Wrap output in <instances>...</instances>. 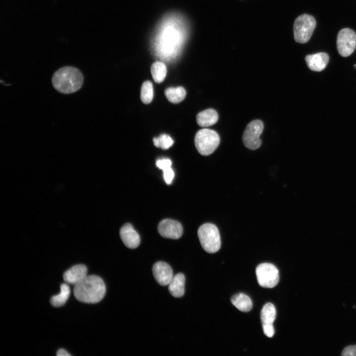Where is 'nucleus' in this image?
<instances>
[{
    "label": "nucleus",
    "instance_id": "obj_1",
    "mask_svg": "<svg viewBox=\"0 0 356 356\" xmlns=\"http://www.w3.org/2000/svg\"><path fill=\"white\" fill-rule=\"evenodd\" d=\"M73 292L79 301L94 304L100 302L104 298L106 287L100 277L89 275L74 286Z\"/></svg>",
    "mask_w": 356,
    "mask_h": 356
},
{
    "label": "nucleus",
    "instance_id": "obj_2",
    "mask_svg": "<svg viewBox=\"0 0 356 356\" xmlns=\"http://www.w3.org/2000/svg\"><path fill=\"white\" fill-rule=\"evenodd\" d=\"M81 72L71 66L62 67L54 72L52 77L54 88L58 92L69 94L79 90L83 84Z\"/></svg>",
    "mask_w": 356,
    "mask_h": 356
},
{
    "label": "nucleus",
    "instance_id": "obj_3",
    "mask_svg": "<svg viewBox=\"0 0 356 356\" xmlns=\"http://www.w3.org/2000/svg\"><path fill=\"white\" fill-rule=\"evenodd\" d=\"M198 236L201 246L207 252L214 253L220 249V235L214 224L207 223L202 225L198 230Z\"/></svg>",
    "mask_w": 356,
    "mask_h": 356
},
{
    "label": "nucleus",
    "instance_id": "obj_4",
    "mask_svg": "<svg viewBox=\"0 0 356 356\" xmlns=\"http://www.w3.org/2000/svg\"><path fill=\"white\" fill-rule=\"evenodd\" d=\"M220 138L215 131L203 129L198 131L194 137L195 147L199 153L204 156L211 154L219 145Z\"/></svg>",
    "mask_w": 356,
    "mask_h": 356
},
{
    "label": "nucleus",
    "instance_id": "obj_5",
    "mask_svg": "<svg viewBox=\"0 0 356 356\" xmlns=\"http://www.w3.org/2000/svg\"><path fill=\"white\" fill-rule=\"evenodd\" d=\"M315 26L316 21L312 16L307 14L299 16L295 19L293 26L295 41L301 44L308 42Z\"/></svg>",
    "mask_w": 356,
    "mask_h": 356
},
{
    "label": "nucleus",
    "instance_id": "obj_6",
    "mask_svg": "<svg viewBox=\"0 0 356 356\" xmlns=\"http://www.w3.org/2000/svg\"><path fill=\"white\" fill-rule=\"evenodd\" d=\"M256 274L258 282L262 287L271 288L279 282L278 270L271 264L266 263L260 264L256 268Z\"/></svg>",
    "mask_w": 356,
    "mask_h": 356
},
{
    "label": "nucleus",
    "instance_id": "obj_7",
    "mask_svg": "<svg viewBox=\"0 0 356 356\" xmlns=\"http://www.w3.org/2000/svg\"><path fill=\"white\" fill-rule=\"evenodd\" d=\"M264 130V124L260 120L250 122L246 126L242 136L244 145L249 149L259 148L262 143L260 135Z\"/></svg>",
    "mask_w": 356,
    "mask_h": 356
},
{
    "label": "nucleus",
    "instance_id": "obj_8",
    "mask_svg": "<svg viewBox=\"0 0 356 356\" xmlns=\"http://www.w3.org/2000/svg\"><path fill=\"white\" fill-rule=\"evenodd\" d=\"M337 47L339 53L343 57L352 54L356 47V34L350 28L339 31L337 37Z\"/></svg>",
    "mask_w": 356,
    "mask_h": 356
},
{
    "label": "nucleus",
    "instance_id": "obj_9",
    "mask_svg": "<svg viewBox=\"0 0 356 356\" xmlns=\"http://www.w3.org/2000/svg\"><path fill=\"white\" fill-rule=\"evenodd\" d=\"M158 231L164 238L177 239L182 235L183 228L179 222L167 219L160 222L158 226Z\"/></svg>",
    "mask_w": 356,
    "mask_h": 356
},
{
    "label": "nucleus",
    "instance_id": "obj_10",
    "mask_svg": "<svg viewBox=\"0 0 356 356\" xmlns=\"http://www.w3.org/2000/svg\"><path fill=\"white\" fill-rule=\"evenodd\" d=\"M152 272L154 278L161 286L168 285L174 277L171 267L163 262H158L153 266Z\"/></svg>",
    "mask_w": 356,
    "mask_h": 356
},
{
    "label": "nucleus",
    "instance_id": "obj_11",
    "mask_svg": "<svg viewBox=\"0 0 356 356\" xmlns=\"http://www.w3.org/2000/svg\"><path fill=\"white\" fill-rule=\"evenodd\" d=\"M88 269L82 264L75 265L63 274V279L66 283L75 286L88 275Z\"/></svg>",
    "mask_w": 356,
    "mask_h": 356
},
{
    "label": "nucleus",
    "instance_id": "obj_12",
    "mask_svg": "<svg viewBox=\"0 0 356 356\" xmlns=\"http://www.w3.org/2000/svg\"><path fill=\"white\" fill-rule=\"evenodd\" d=\"M120 234L123 242L127 247L134 249L139 246V236L130 223H126L122 227Z\"/></svg>",
    "mask_w": 356,
    "mask_h": 356
},
{
    "label": "nucleus",
    "instance_id": "obj_13",
    "mask_svg": "<svg viewBox=\"0 0 356 356\" xmlns=\"http://www.w3.org/2000/svg\"><path fill=\"white\" fill-rule=\"evenodd\" d=\"M305 60L308 67L314 71H321L324 70L329 61L328 55L325 52H318L315 54L308 55Z\"/></svg>",
    "mask_w": 356,
    "mask_h": 356
},
{
    "label": "nucleus",
    "instance_id": "obj_14",
    "mask_svg": "<svg viewBox=\"0 0 356 356\" xmlns=\"http://www.w3.org/2000/svg\"><path fill=\"white\" fill-rule=\"evenodd\" d=\"M185 277L181 273L174 276L168 285L170 293L174 297L179 298L184 293Z\"/></svg>",
    "mask_w": 356,
    "mask_h": 356
},
{
    "label": "nucleus",
    "instance_id": "obj_15",
    "mask_svg": "<svg viewBox=\"0 0 356 356\" xmlns=\"http://www.w3.org/2000/svg\"><path fill=\"white\" fill-rule=\"evenodd\" d=\"M218 120V114L213 109H207L199 112L196 116L198 125L202 127H209L216 124Z\"/></svg>",
    "mask_w": 356,
    "mask_h": 356
},
{
    "label": "nucleus",
    "instance_id": "obj_16",
    "mask_svg": "<svg viewBox=\"0 0 356 356\" xmlns=\"http://www.w3.org/2000/svg\"><path fill=\"white\" fill-rule=\"evenodd\" d=\"M231 302L233 306L243 312H249L253 307L249 297L241 293L234 295L231 299Z\"/></svg>",
    "mask_w": 356,
    "mask_h": 356
},
{
    "label": "nucleus",
    "instance_id": "obj_17",
    "mask_svg": "<svg viewBox=\"0 0 356 356\" xmlns=\"http://www.w3.org/2000/svg\"><path fill=\"white\" fill-rule=\"evenodd\" d=\"M70 294V289L67 283L62 284L60 286V293L51 298V304L55 307L62 306L68 300Z\"/></svg>",
    "mask_w": 356,
    "mask_h": 356
},
{
    "label": "nucleus",
    "instance_id": "obj_18",
    "mask_svg": "<svg viewBox=\"0 0 356 356\" xmlns=\"http://www.w3.org/2000/svg\"><path fill=\"white\" fill-rule=\"evenodd\" d=\"M276 316L274 306L270 303L265 304L261 312V319L262 325L273 324Z\"/></svg>",
    "mask_w": 356,
    "mask_h": 356
},
{
    "label": "nucleus",
    "instance_id": "obj_19",
    "mask_svg": "<svg viewBox=\"0 0 356 356\" xmlns=\"http://www.w3.org/2000/svg\"><path fill=\"white\" fill-rule=\"evenodd\" d=\"M186 91L182 87L168 88L165 91L168 100L173 103H178L182 101L186 96Z\"/></svg>",
    "mask_w": 356,
    "mask_h": 356
},
{
    "label": "nucleus",
    "instance_id": "obj_20",
    "mask_svg": "<svg viewBox=\"0 0 356 356\" xmlns=\"http://www.w3.org/2000/svg\"><path fill=\"white\" fill-rule=\"evenodd\" d=\"M151 72L154 81L156 83H161L166 76L167 67L163 62L156 61L151 65Z\"/></svg>",
    "mask_w": 356,
    "mask_h": 356
},
{
    "label": "nucleus",
    "instance_id": "obj_21",
    "mask_svg": "<svg viewBox=\"0 0 356 356\" xmlns=\"http://www.w3.org/2000/svg\"><path fill=\"white\" fill-rule=\"evenodd\" d=\"M153 97V88L150 81L144 82L141 86L140 90V98L144 104H149Z\"/></svg>",
    "mask_w": 356,
    "mask_h": 356
},
{
    "label": "nucleus",
    "instance_id": "obj_22",
    "mask_svg": "<svg viewBox=\"0 0 356 356\" xmlns=\"http://www.w3.org/2000/svg\"><path fill=\"white\" fill-rule=\"evenodd\" d=\"M153 143L157 147L167 149L173 144L174 140L169 135L163 134L158 137H154Z\"/></svg>",
    "mask_w": 356,
    "mask_h": 356
},
{
    "label": "nucleus",
    "instance_id": "obj_23",
    "mask_svg": "<svg viewBox=\"0 0 356 356\" xmlns=\"http://www.w3.org/2000/svg\"><path fill=\"white\" fill-rule=\"evenodd\" d=\"M156 166L163 171L171 168L172 161L168 158L158 159L156 162Z\"/></svg>",
    "mask_w": 356,
    "mask_h": 356
},
{
    "label": "nucleus",
    "instance_id": "obj_24",
    "mask_svg": "<svg viewBox=\"0 0 356 356\" xmlns=\"http://www.w3.org/2000/svg\"><path fill=\"white\" fill-rule=\"evenodd\" d=\"M174 176V172L172 168L163 171L164 179L166 183L168 184H171Z\"/></svg>",
    "mask_w": 356,
    "mask_h": 356
},
{
    "label": "nucleus",
    "instance_id": "obj_25",
    "mask_svg": "<svg viewBox=\"0 0 356 356\" xmlns=\"http://www.w3.org/2000/svg\"><path fill=\"white\" fill-rule=\"evenodd\" d=\"M342 356H356V345L349 346L343 350Z\"/></svg>",
    "mask_w": 356,
    "mask_h": 356
},
{
    "label": "nucleus",
    "instance_id": "obj_26",
    "mask_svg": "<svg viewBox=\"0 0 356 356\" xmlns=\"http://www.w3.org/2000/svg\"><path fill=\"white\" fill-rule=\"evenodd\" d=\"M263 330L264 334L269 338L273 337L274 334V329L273 324L262 325Z\"/></svg>",
    "mask_w": 356,
    "mask_h": 356
},
{
    "label": "nucleus",
    "instance_id": "obj_27",
    "mask_svg": "<svg viewBox=\"0 0 356 356\" xmlns=\"http://www.w3.org/2000/svg\"><path fill=\"white\" fill-rule=\"evenodd\" d=\"M57 356H70L71 355L63 349H59L56 353Z\"/></svg>",
    "mask_w": 356,
    "mask_h": 356
}]
</instances>
